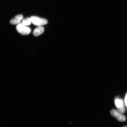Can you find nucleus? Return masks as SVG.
Segmentation results:
<instances>
[{"instance_id":"nucleus-1","label":"nucleus","mask_w":127,"mask_h":127,"mask_svg":"<svg viewBox=\"0 0 127 127\" xmlns=\"http://www.w3.org/2000/svg\"><path fill=\"white\" fill-rule=\"evenodd\" d=\"M115 103L117 110L122 113L125 112V107L123 100L119 97H117L115 99Z\"/></svg>"},{"instance_id":"nucleus-2","label":"nucleus","mask_w":127,"mask_h":127,"mask_svg":"<svg viewBox=\"0 0 127 127\" xmlns=\"http://www.w3.org/2000/svg\"><path fill=\"white\" fill-rule=\"evenodd\" d=\"M32 23L35 26H41L47 24V21L43 18L36 16H32L31 18Z\"/></svg>"},{"instance_id":"nucleus-3","label":"nucleus","mask_w":127,"mask_h":127,"mask_svg":"<svg viewBox=\"0 0 127 127\" xmlns=\"http://www.w3.org/2000/svg\"><path fill=\"white\" fill-rule=\"evenodd\" d=\"M16 30L18 32L23 35H27L31 32L30 29L22 24H19L16 27Z\"/></svg>"},{"instance_id":"nucleus-4","label":"nucleus","mask_w":127,"mask_h":127,"mask_svg":"<svg viewBox=\"0 0 127 127\" xmlns=\"http://www.w3.org/2000/svg\"><path fill=\"white\" fill-rule=\"evenodd\" d=\"M110 114L113 117H115L119 121L124 122L126 120L125 116L117 110L112 109L110 111Z\"/></svg>"},{"instance_id":"nucleus-5","label":"nucleus","mask_w":127,"mask_h":127,"mask_svg":"<svg viewBox=\"0 0 127 127\" xmlns=\"http://www.w3.org/2000/svg\"><path fill=\"white\" fill-rule=\"evenodd\" d=\"M23 18V16L22 15H16L10 21V23L12 25L18 24L20 23Z\"/></svg>"},{"instance_id":"nucleus-6","label":"nucleus","mask_w":127,"mask_h":127,"mask_svg":"<svg viewBox=\"0 0 127 127\" xmlns=\"http://www.w3.org/2000/svg\"><path fill=\"white\" fill-rule=\"evenodd\" d=\"M44 31L43 27L39 26L34 30L33 32V34L35 36H38L42 34Z\"/></svg>"},{"instance_id":"nucleus-7","label":"nucleus","mask_w":127,"mask_h":127,"mask_svg":"<svg viewBox=\"0 0 127 127\" xmlns=\"http://www.w3.org/2000/svg\"><path fill=\"white\" fill-rule=\"evenodd\" d=\"M32 23L31 18H27L23 20L22 24L25 26H29Z\"/></svg>"},{"instance_id":"nucleus-8","label":"nucleus","mask_w":127,"mask_h":127,"mask_svg":"<svg viewBox=\"0 0 127 127\" xmlns=\"http://www.w3.org/2000/svg\"><path fill=\"white\" fill-rule=\"evenodd\" d=\"M125 103L127 109V93L126 94V95H125Z\"/></svg>"},{"instance_id":"nucleus-9","label":"nucleus","mask_w":127,"mask_h":127,"mask_svg":"<svg viewBox=\"0 0 127 127\" xmlns=\"http://www.w3.org/2000/svg\"><path fill=\"white\" fill-rule=\"evenodd\" d=\"M127 127V126H125L124 127Z\"/></svg>"}]
</instances>
